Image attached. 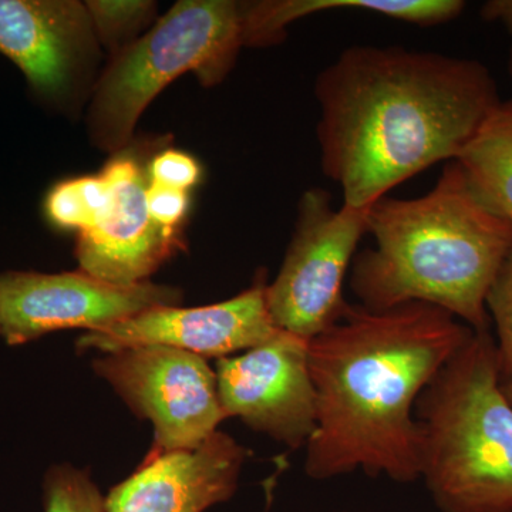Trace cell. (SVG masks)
<instances>
[{
  "instance_id": "obj_16",
  "label": "cell",
  "mask_w": 512,
  "mask_h": 512,
  "mask_svg": "<svg viewBox=\"0 0 512 512\" xmlns=\"http://www.w3.org/2000/svg\"><path fill=\"white\" fill-rule=\"evenodd\" d=\"M97 42L117 55L136 40L156 15V3L146 0H89L84 2Z\"/></svg>"
},
{
  "instance_id": "obj_3",
  "label": "cell",
  "mask_w": 512,
  "mask_h": 512,
  "mask_svg": "<svg viewBox=\"0 0 512 512\" xmlns=\"http://www.w3.org/2000/svg\"><path fill=\"white\" fill-rule=\"evenodd\" d=\"M369 234L376 248L356 256L350 276L359 305L429 303L490 330L485 298L512 252V222L481 200L458 161L423 197L370 205Z\"/></svg>"
},
{
  "instance_id": "obj_12",
  "label": "cell",
  "mask_w": 512,
  "mask_h": 512,
  "mask_svg": "<svg viewBox=\"0 0 512 512\" xmlns=\"http://www.w3.org/2000/svg\"><path fill=\"white\" fill-rule=\"evenodd\" d=\"M245 457L221 431L191 450L150 451L133 476L111 488L106 512H204L235 494Z\"/></svg>"
},
{
  "instance_id": "obj_19",
  "label": "cell",
  "mask_w": 512,
  "mask_h": 512,
  "mask_svg": "<svg viewBox=\"0 0 512 512\" xmlns=\"http://www.w3.org/2000/svg\"><path fill=\"white\" fill-rule=\"evenodd\" d=\"M45 214L47 220L57 228L77 229L79 234L89 229V214L76 178L62 181L49 191L45 200Z\"/></svg>"
},
{
  "instance_id": "obj_22",
  "label": "cell",
  "mask_w": 512,
  "mask_h": 512,
  "mask_svg": "<svg viewBox=\"0 0 512 512\" xmlns=\"http://www.w3.org/2000/svg\"><path fill=\"white\" fill-rule=\"evenodd\" d=\"M481 16L487 22H497L512 35V0H490L481 9Z\"/></svg>"
},
{
  "instance_id": "obj_21",
  "label": "cell",
  "mask_w": 512,
  "mask_h": 512,
  "mask_svg": "<svg viewBox=\"0 0 512 512\" xmlns=\"http://www.w3.org/2000/svg\"><path fill=\"white\" fill-rule=\"evenodd\" d=\"M148 214L154 222L165 228L180 229L188 207V192L164 185L148 184L146 191Z\"/></svg>"
},
{
  "instance_id": "obj_17",
  "label": "cell",
  "mask_w": 512,
  "mask_h": 512,
  "mask_svg": "<svg viewBox=\"0 0 512 512\" xmlns=\"http://www.w3.org/2000/svg\"><path fill=\"white\" fill-rule=\"evenodd\" d=\"M45 512H106L92 478L69 464L53 466L43 481Z\"/></svg>"
},
{
  "instance_id": "obj_10",
  "label": "cell",
  "mask_w": 512,
  "mask_h": 512,
  "mask_svg": "<svg viewBox=\"0 0 512 512\" xmlns=\"http://www.w3.org/2000/svg\"><path fill=\"white\" fill-rule=\"evenodd\" d=\"M97 37L76 0H0V55L23 73L37 99L69 106L94 67Z\"/></svg>"
},
{
  "instance_id": "obj_6",
  "label": "cell",
  "mask_w": 512,
  "mask_h": 512,
  "mask_svg": "<svg viewBox=\"0 0 512 512\" xmlns=\"http://www.w3.org/2000/svg\"><path fill=\"white\" fill-rule=\"evenodd\" d=\"M366 234L369 208L343 204L336 210L322 188L303 192L284 264L266 288L276 328L311 340L338 322L348 306L343 281Z\"/></svg>"
},
{
  "instance_id": "obj_18",
  "label": "cell",
  "mask_w": 512,
  "mask_h": 512,
  "mask_svg": "<svg viewBox=\"0 0 512 512\" xmlns=\"http://www.w3.org/2000/svg\"><path fill=\"white\" fill-rule=\"evenodd\" d=\"M485 308L497 328L498 366L501 382L512 379V252L485 298Z\"/></svg>"
},
{
  "instance_id": "obj_1",
  "label": "cell",
  "mask_w": 512,
  "mask_h": 512,
  "mask_svg": "<svg viewBox=\"0 0 512 512\" xmlns=\"http://www.w3.org/2000/svg\"><path fill=\"white\" fill-rule=\"evenodd\" d=\"M315 94L323 173L353 208L456 161L501 103L477 60L399 46L343 50L318 74Z\"/></svg>"
},
{
  "instance_id": "obj_23",
  "label": "cell",
  "mask_w": 512,
  "mask_h": 512,
  "mask_svg": "<svg viewBox=\"0 0 512 512\" xmlns=\"http://www.w3.org/2000/svg\"><path fill=\"white\" fill-rule=\"evenodd\" d=\"M501 389H503L504 396L507 397L512 406V379L501 382Z\"/></svg>"
},
{
  "instance_id": "obj_7",
  "label": "cell",
  "mask_w": 512,
  "mask_h": 512,
  "mask_svg": "<svg viewBox=\"0 0 512 512\" xmlns=\"http://www.w3.org/2000/svg\"><path fill=\"white\" fill-rule=\"evenodd\" d=\"M94 372L154 426L151 451L191 450L225 417L217 375L204 357L170 346H134L96 359Z\"/></svg>"
},
{
  "instance_id": "obj_9",
  "label": "cell",
  "mask_w": 512,
  "mask_h": 512,
  "mask_svg": "<svg viewBox=\"0 0 512 512\" xmlns=\"http://www.w3.org/2000/svg\"><path fill=\"white\" fill-rule=\"evenodd\" d=\"M218 397L225 417L289 448H301L316 429V392L308 340L279 330L245 355L217 363Z\"/></svg>"
},
{
  "instance_id": "obj_2",
  "label": "cell",
  "mask_w": 512,
  "mask_h": 512,
  "mask_svg": "<svg viewBox=\"0 0 512 512\" xmlns=\"http://www.w3.org/2000/svg\"><path fill=\"white\" fill-rule=\"evenodd\" d=\"M473 332L429 303L386 311L348 303L338 322L308 340L316 429L306 444V474L420 478L417 400Z\"/></svg>"
},
{
  "instance_id": "obj_24",
  "label": "cell",
  "mask_w": 512,
  "mask_h": 512,
  "mask_svg": "<svg viewBox=\"0 0 512 512\" xmlns=\"http://www.w3.org/2000/svg\"><path fill=\"white\" fill-rule=\"evenodd\" d=\"M510 74L512 77V50H511V57H510Z\"/></svg>"
},
{
  "instance_id": "obj_15",
  "label": "cell",
  "mask_w": 512,
  "mask_h": 512,
  "mask_svg": "<svg viewBox=\"0 0 512 512\" xmlns=\"http://www.w3.org/2000/svg\"><path fill=\"white\" fill-rule=\"evenodd\" d=\"M456 161L481 200L512 222V99L501 101Z\"/></svg>"
},
{
  "instance_id": "obj_14",
  "label": "cell",
  "mask_w": 512,
  "mask_h": 512,
  "mask_svg": "<svg viewBox=\"0 0 512 512\" xmlns=\"http://www.w3.org/2000/svg\"><path fill=\"white\" fill-rule=\"evenodd\" d=\"M461 0H261L239 2L244 46L276 45L286 26L328 10H362L419 26H436L456 19Z\"/></svg>"
},
{
  "instance_id": "obj_4",
  "label": "cell",
  "mask_w": 512,
  "mask_h": 512,
  "mask_svg": "<svg viewBox=\"0 0 512 512\" xmlns=\"http://www.w3.org/2000/svg\"><path fill=\"white\" fill-rule=\"evenodd\" d=\"M421 477L441 512H512V406L497 342L473 332L416 403Z\"/></svg>"
},
{
  "instance_id": "obj_11",
  "label": "cell",
  "mask_w": 512,
  "mask_h": 512,
  "mask_svg": "<svg viewBox=\"0 0 512 512\" xmlns=\"http://www.w3.org/2000/svg\"><path fill=\"white\" fill-rule=\"evenodd\" d=\"M264 278L235 298L202 306L178 308L156 306L113 325L90 330L77 340L80 350L104 353L161 345L201 357H228L238 350H251L274 338L279 330L266 303Z\"/></svg>"
},
{
  "instance_id": "obj_5",
  "label": "cell",
  "mask_w": 512,
  "mask_h": 512,
  "mask_svg": "<svg viewBox=\"0 0 512 512\" xmlns=\"http://www.w3.org/2000/svg\"><path fill=\"white\" fill-rule=\"evenodd\" d=\"M242 42L241 9L232 0H181L117 55L94 89L89 127L94 144L120 153L158 93L192 72L204 87L224 82Z\"/></svg>"
},
{
  "instance_id": "obj_8",
  "label": "cell",
  "mask_w": 512,
  "mask_h": 512,
  "mask_svg": "<svg viewBox=\"0 0 512 512\" xmlns=\"http://www.w3.org/2000/svg\"><path fill=\"white\" fill-rule=\"evenodd\" d=\"M183 292L147 281L113 285L86 272L40 274L8 271L0 275V338L25 345L50 332L97 330L156 306H177Z\"/></svg>"
},
{
  "instance_id": "obj_20",
  "label": "cell",
  "mask_w": 512,
  "mask_h": 512,
  "mask_svg": "<svg viewBox=\"0 0 512 512\" xmlns=\"http://www.w3.org/2000/svg\"><path fill=\"white\" fill-rule=\"evenodd\" d=\"M151 184L188 191L200 181L201 167L195 158L177 150L161 151L148 164Z\"/></svg>"
},
{
  "instance_id": "obj_13",
  "label": "cell",
  "mask_w": 512,
  "mask_h": 512,
  "mask_svg": "<svg viewBox=\"0 0 512 512\" xmlns=\"http://www.w3.org/2000/svg\"><path fill=\"white\" fill-rule=\"evenodd\" d=\"M148 164L133 180L110 184L113 202L99 225L80 232L76 258L86 274L113 285L147 282L181 248V229L161 227L148 214Z\"/></svg>"
}]
</instances>
